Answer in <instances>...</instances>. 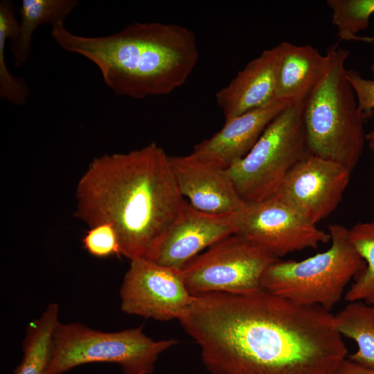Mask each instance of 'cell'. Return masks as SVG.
<instances>
[{
	"label": "cell",
	"instance_id": "18",
	"mask_svg": "<svg viewBox=\"0 0 374 374\" xmlns=\"http://www.w3.org/2000/svg\"><path fill=\"white\" fill-rule=\"evenodd\" d=\"M59 322L57 303L49 304L38 319L30 322L23 341V357L15 374H46L52 357L54 332Z\"/></svg>",
	"mask_w": 374,
	"mask_h": 374
},
{
	"label": "cell",
	"instance_id": "7",
	"mask_svg": "<svg viewBox=\"0 0 374 374\" xmlns=\"http://www.w3.org/2000/svg\"><path fill=\"white\" fill-rule=\"evenodd\" d=\"M304 103H290L267 125L249 152L226 170L245 202L273 197L291 169L309 154Z\"/></svg>",
	"mask_w": 374,
	"mask_h": 374
},
{
	"label": "cell",
	"instance_id": "16",
	"mask_svg": "<svg viewBox=\"0 0 374 374\" xmlns=\"http://www.w3.org/2000/svg\"><path fill=\"white\" fill-rule=\"evenodd\" d=\"M277 47L276 98L289 103L305 100L326 71L328 55L310 44L281 42Z\"/></svg>",
	"mask_w": 374,
	"mask_h": 374
},
{
	"label": "cell",
	"instance_id": "21",
	"mask_svg": "<svg viewBox=\"0 0 374 374\" xmlns=\"http://www.w3.org/2000/svg\"><path fill=\"white\" fill-rule=\"evenodd\" d=\"M18 19L12 3L7 0L0 2V96L15 105L26 103L29 89L26 81L14 76L6 66L5 48L6 41L13 39L17 33Z\"/></svg>",
	"mask_w": 374,
	"mask_h": 374
},
{
	"label": "cell",
	"instance_id": "8",
	"mask_svg": "<svg viewBox=\"0 0 374 374\" xmlns=\"http://www.w3.org/2000/svg\"><path fill=\"white\" fill-rule=\"evenodd\" d=\"M260 247L237 234L213 244L181 269L193 295L212 292L243 294L261 290L266 269L276 260Z\"/></svg>",
	"mask_w": 374,
	"mask_h": 374
},
{
	"label": "cell",
	"instance_id": "9",
	"mask_svg": "<svg viewBox=\"0 0 374 374\" xmlns=\"http://www.w3.org/2000/svg\"><path fill=\"white\" fill-rule=\"evenodd\" d=\"M235 233L276 258L330 241L328 232L274 197L247 202L233 214Z\"/></svg>",
	"mask_w": 374,
	"mask_h": 374
},
{
	"label": "cell",
	"instance_id": "27",
	"mask_svg": "<svg viewBox=\"0 0 374 374\" xmlns=\"http://www.w3.org/2000/svg\"><path fill=\"white\" fill-rule=\"evenodd\" d=\"M371 71L374 78V62L371 65Z\"/></svg>",
	"mask_w": 374,
	"mask_h": 374
},
{
	"label": "cell",
	"instance_id": "24",
	"mask_svg": "<svg viewBox=\"0 0 374 374\" xmlns=\"http://www.w3.org/2000/svg\"><path fill=\"white\" fill-rule=\"evenodd\" d=\"M347 78L350 83L359 109L366 113L374 114V79L364 78L354 69H347Z\"/></svg>",
	"mask_w": 374,
	"mask_h": 374
},
{
	"label": "cell",
	"instance_id": "25",
	"mask_svg": "<svg viewBox=\"0 0 374 374\" xmlns=\"http://www.w3.org/2000/svg\"><path fill=\"white\" fill-rule=\"evenodd\" d=\"M335 374H374V368L361 366L346 359Z\"/></svg>",
	"mask_w": 374,
	"mask_h": 374
},
{
	"label": "cell",
	"instance_id": "23",
	"mask_svg": "<svg viewBox=\"0 0 374 374\" xmlns=\"http://www.w3.org/2000/svg\"><path fill=\"white\" fill-rule=\"evenodd\" d=\"M83 247L91 256L106 258L120 255L117 233L109 223H103L92 227L82 238Z\"/></svg>",
	"mask_w": 374,
	"mask_h": 374
},
{
	"label": "cell",
	"instance_id": "13",
	"mask_svg": "<svg viewBox=\"0 0 374 374\" xmlns=\"http://www.w3.org/2000/svg\"><path fill=\"white\" fill-rule=\"evenodd\" d=\"M290 104L275 99L224 122L220 131L195 145L190 154L215 168L229 169L249 152L267 125Z\"/></svg>",
	"mask_w": 374,
	"mask_h": 374
},
{
	"label": "cell",
	"instance_id": "3",
	"mask_svg": "<svg viewBox=\"0 0 374 374\" xmlns=\"http://www.w3.org/2000/svg\"><path fill=\"white\" fill-rule=\"evenodd\" d=\"M51 35L63 50L93 63L114 93L134 99L180 87L199 55L195 33L175 24L134 22L109 35L88 37L59 22L51 26Z\"/></svg>",
	"mask_w": 374,
	"mask_h": 374
},
{
	"label": "cell",
	"instance_id": "11",
	"mask_svg": "<svg viewBox=\"0 0 374 374\" xmlns=\"http://www.w3.org/2000/svg\"><path fill=\"white\" fill-rule=\"evenodd\" d=\"M351 172L309 153L288 172L273 196L317 224L338 206Z\"/></svg>",
	"mask_w": 374,
	"mask_h": 374
},
{
	"label": "cell",
	"instance_id": "1",
	"mask_svg": "<svg viewBox=\"0 0 374 374\" xmlns=\"http://www.w3.org/2000/svg\"><path fill=\"white\" fill-rule=\"evenodd\" d=\"M333 319L261 289L194 296L179 321L211 374H335L348 353Z\"/></svg>",
	"mask_w": 374,
	"mask_h": 374
},
{
	"label": "cell",
	"instance_id": "2",
	"mask_svg": "<svg viewBox=\"0 0 374 374\" xmlns=\"http://www.w3.org/2000/svg\"><path fill=\"white\" fill-rule=\"evenodd\" d=\"M169 157L152 142L93 159L77 184L75 217L90 227L111 224L120 255L149 259L185 202Z\"/></svg>",
	"mask_w": 374,
	"mask_h": 374
},
{
	"label": "cell",
	"instance_id": "22",
	"mask_svg": "<svg viewBox=\"0 0 374 374\" xmlns=\"http://www.w3.org/2000/svg\"><path fill=\"white\" fill-rule=\"evenodd\" d=\"M326 3L341 39L357 40L356 34L368 27L374 13V0H328Z\"/></svg>",
	"mask_w": 374,
	"mask_h": 374
},
{
	"label": "cell",
	"instance_id": "5",
	"mask_svg": "<svg viewBox=\"0 0 374 374\" xmlns=\"http://www.w3.org/2000/svg\"><path fill=\"white\" fill-rule=\"evenodd\" d=\"M328 233V249L301 261L276 260L265 271L261 288L299 304L330 311L365 262L350 243L346 227L330 224Z\"/></svg>",
	"mask_w": 374,
	"mask_h": 374
},
{
	"label": "cell",
	"instance_id": "19",
	"mask_svg": "<svg viewBox=\"0 0 374 374\" xmlns=\"http://www.w3.org/2000/svg\"><path fill=\"white\" fill-rule=\"evenodd\" d=\"M335 330L343 337L354 340L356 352L346 359L368 368H374V305L363 301L349 302L334 315Z\"/></svg>",
	"mask_w": 374,
	"mask_h": 374
},
{
	"label": "cell",
	"instance_id": "15",
	"mask_svg": "<svg viewBox=\"0 0 374 374\" xmlns=\"http://www.w3.org/2000/svg\"><path fill=\"white\" fill-rule=\"evenodd\" d=\"M277 46L264 50L215 93L224 122L274 100Z\"/></svg>",
	"mask_w": 374,
	"mask_h": 374
},
{
	"label": "cell",
	"instance_id": "6",
	"mask_svg": "<svg viewBox=\"0 0 374 374\" xmlns=\"http://www.w3.org/2000/svg\"><path fill=\"white\" fill-rule=\"evenodd\" d=\"M178 343L174 339L154 341L142 326L104 332L80 323L59 322L46 374H62L94 362L116 364L124 374H152L159 356Z\"/></svg>",
	"mask_w": 374,
	"mask_h": 374
},
{
	"label": "cell",
	"instance_id": "17",
	"mask_svg": "<svg viewBox=\"0 0 374 374\" xmlns=\"http://www.w3.org/2000/svg\"><path fill=\"white\" fill-rule=\"evenodd\" d=\"M78 5L76 0H23L19 11L17 33L10 40L15 66H21L28 60L33 35L39 26L64 22Z\"/></svg>",
	"mask_w": 374,
	"mask_h": 374
},
{
	"label": "cell",
	"instance_id": "14",
	"mask_svg": "<svg viewBox=\"0 0 374 374\" xmlns=\"http://www.w3.org/2000/svg\"><path fill=\"white\" fill-rule=\"evenodd\" d=\"M169 159L180 193L195 208L213 214H233L247 203L226 170L205 163L190 154Z\"/></svg>",
	"mask_w": 374,
	"mask_h": 374
},
{
	"label": "cell",
	"instance_id": "4",
	"mask_svg": "<svg viewBox=\"0 0 374 374\" xmlns=\"http://www.w3.org/2000/svg\"><path fill=\"white\" fill-rule=\"evenodd\" d=\"M349 53L337 42L328 47V66L305 100L303 119L309 153L352 172L366 142L364 124L373 114L359 109L346 75Z\"/></svg>",
	"mask_w": 374,
	"mask_h": 374
},
{
	"label": "cell",
	"instance_id": "10",
	"mask_svg": "<svg viewBox=\"0 0 374 374\" xmlns=\"http://www.w3.org/2000/svg\"><path fill=\"white\" fill-rule=\"evenodd\" d=\"M130 261L120 289L122 311L161 321L181 319L194 300L181 269L148 258Z\"/></svg>",
	"mask_w": 374,
	"mask_h": 374
},
{
	"label": "cell",
	"instance_id": "12",
	"mask_svg": "<svg viewBox=\"0 0 374 374\" xmlns=\"http://www.w3.org/2000/svg\"><path fill=\"white\" fill-rule=\"evenodd\" d=\"M233 214L203 212L185 201L149 259L181 269L203 249L235 234Z\"/></svg>",
	"mask_w": 374,
	"mask_h": 374
},
{
	"label": "cell",
	"instance_id": "26",
	"mask_svg": "<svg viewBox=\"0 0 374 374\" xmlns=\"http://www.w3.org/2000/svg\"><path fill=\"white\" fill-rule=\"evenodd\" d=\"M366 143L370 150L374 154V130L366 133Z\"/></svg>",
	"mask_w": 374,
	"mask_h": 374
},
{
	"label": "cell",
	"instance_id": "20",
	"mask_svg": "<svg viewBox=\"0 0 374 374\" xmlns=\"http://www.w3.org/2000/svg\"><path fill=\"white\" fill-rule=\"evenodd\" d=\"M348 238L364 260L365 267L355 277L345 294V300L374 305V221L355 224L348 229Z\"/></svg>",
	"mask_w": 374,
	"mask_h": 374
}]
</instances>
